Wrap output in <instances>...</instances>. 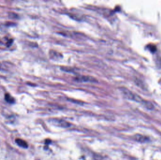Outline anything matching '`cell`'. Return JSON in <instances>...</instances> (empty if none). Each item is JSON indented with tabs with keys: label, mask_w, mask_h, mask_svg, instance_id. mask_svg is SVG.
I'll use <instances>...</instances> for the list:
<instances>
[{
	"label": "cell",
	"mask_w": 161,
	"mask_h": 160,
	"mask_svg": "<svg viewBox=\"0 0 161 160\" xmlns=\"http://www.w3.org/2000/svg\"><path fill=\"white\" fill-rule=\"evenodd\" d=\"M121 92L123 93L125 97L130 100L135 101L137 102H142L143 101L142 98L140 96L132 93L131 91L129 90L127 88L122 87L121 88Z\"/></svg>",
	"instance_id": "1"
},
{
	"label": "cell",
	"mask_w": 161,
	"mask_h": 160,
	"mask_svg": "<svg viewBox=\"0 0 161 160\" xmlns=\"http://www.w3.org/2000/svg\"><path fill=\"white\" fill-rule=\"evenodd\" d=\"M5 100L9 104H13L15 102L14 99L8 94H6L5 95Z\"/></svg>",
	"instance_id": "5"
},
{
	"label": "cell",
	"mask_w": 161,
	"mask_h": 160,
	"mask_svg": "<svg viewBox=\"0 0 161 160\" xmlns=\"http://www.w3.org/2000/svg\"><path fill=\"white\" fill-rule=\"evenodd\" d=\"M148 47H149V49L152 52H155L157 49L156 47L155 46H153V45H149V46H148Z\"/></svg>",
	"instance_id": "8"
},
{
	"label": "cell",
	"mask_w": 161,
	"mask_h": 160,
	"mask_svg": "<svg viewBox=\"0 0 161 160\" xmlns=\"http://www.w3.org/2000/svg\"><path fill=\"white\" fill-rule=\"evenodd\" d=\"M143 102L144 105L146 107L147 109H149V110H152L154 108L153 105H152V103L151 102H148V101H143L142 102Z\"/></svg>",
	"instance_id": "7"
},
{
	"label": "cell",
	"mask_w": 161,
	"mask_h": 160,
	"mask_svg": "<svg viewBox=\"0 0 161 160\" xmlns=\"http://www.w3.org/2000/svg\"><path fill=\"white\" fill-rule=\"evenodd\" d=\"M135 139H136V141L139 142H147V137L140 135H137L135 137Z\"/></svg>",
	"instance_id": "6"
},
{
	"label": "cell",
	"mask_w": 161,
	"mask_h": 160,
	"mask_svg": "<svg viewBox=\"0 0 161 160\" xmlns=\"http://www.w3.org/2000/svg\"><path fill=\"white\" fill-rule=\"evenodd\" d=\"M75 80L78 82L96 83L97 81L95 78L89 76H77L75 78Z\"/></svg>",
	"instance_id": "2"
},
{
	"label": "cell",
	"mask_w": 161,
	"mask_h": 160,
	"mask_svg": "<svg viewBox=\"0 0 161 160\" xmlns=\"http://www.w3.org/2000/svg\"><path fill=\"white\" fill-rule=\"evenodd\" d=\"M15 142H16V143L18 144V145L20 147L24 148H27L28 147V144L24 140L20 139H17L15 140Z\"/></svg>",
	"instance_id": "4"
},
{
	"label": "cell",
	"mask_w": 161,
	"mask_h": 160,
	"mask_svg": "<svg viewBox=\"0 0 161 160\" xmlns=\"http://www.w3.org/2000/svg\"><path fill=\"white\" fill-rule=\"evenodd\" d=\"M53 122L55 124H56L57 126L63 128L69 127L71 126L70 123L62 119H53Z\"/></svg>",
	"instance_id": "3"
}]
</instances>
